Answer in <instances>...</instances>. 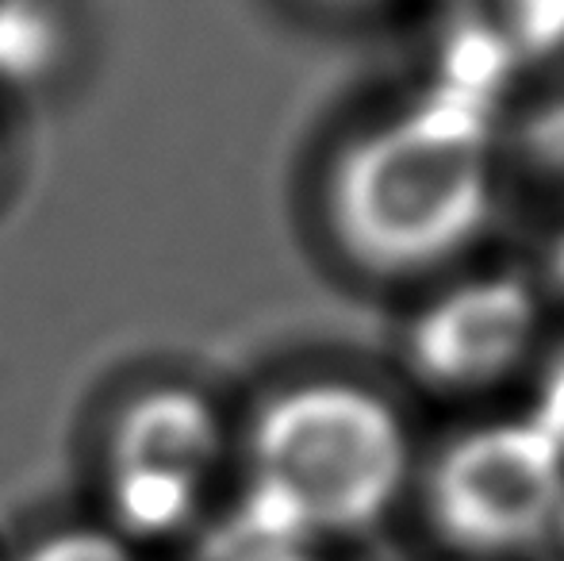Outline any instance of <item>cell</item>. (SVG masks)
Instances as JSON below:
<instances>
[{
  "label": "cell",
  "mask_w": 564,
  "mask_h": 561,
  "mask_svg": "<svg viewBox=\"0 0 564 561\" xmlns=\"http://www.w3.org/2000/svg\"><path fill=\"white\" fill-rule=\"evenodd\" d=\"M496 108L431 89L341 147L327 177L338 250L372 278L449 262L488 224Z\"/></svg>",
  "instance_id": "1"
},
{
  "label": "cell",
  "mask_w": 564,
  "mask_h": 561,
  "mask_svg": "<svg viewBox=\"0 0 564 561\" xmlns=\"http://www.w3.org/2000/svg\"><path fill=\"white\" fill-rule=\"evenodd\" d=\"M246 465V493L323 542L369 531L392 511L411 446L384 397L349 381H304L253 416Z\"/></svg>",
  "instance_id": "2"
},
{
  "label": "cell",
  "mask_w": 564,
  "mask_h": 561,
  "mask_svg": "<svg viewBox=\"0 0 564 561\" xmlns=\"http://www.w3.org/2000/svg\"><path fill=\"white\" fill-rule=\"evenodd\" d=\"M227 457V423L193 385H150L116 412L105 442L112 531L127 542L173 539L208 504Z\"/></svg>",
  "instance_id": "3"
},
{
  "label": "cell",
  "mask_w": 564,
  "mask_h": 561,
  "mask_svg": "<svg viewBox=\"0 0 564 561\" xmlns=\"http://www.w3.org/2000/svg\"><path fill=\"white\" fill-rule=\"evenodd\" d=\"M564 454L530 420L457 434L426 473V516L446 547L507 558L557 531Z\"/></svg>",
  "instance_id": "4"
},
{
  "label": "cell",
  "mask_w": 564,
  "mask_h": 561,
  "mask_svg": "<svg viewBox=\"0 0 564 561\" xmlns=\"http://www.w3.org/2000/svg\"><path fill=\"white\" fill-rule=\"evenodd\" d=\"M538 335V296L522 278L496 273L442 292L408 327V366L442 392L488 389Z\"/></svg>",
  "instance_id": "5"
},
{
  "label": "cell",
  "mask_w": 564,
  "mask_h": 561,
  "mask_svg": "<svg viewBox=\"0 0 564 561\" xmlns=\"http://www.w3.org/2000/svg\"><path fill=\"white\" fill-rule=\"evenodd\" d=\"M74 28L58 0H0V93L31 97L58 82Z\"/></svg>",
  "instance_id": "6"
},
{
  "label": "cell",
  "mask_w": 564,
  "mask_h": 561,
  "mask_svg": "<svg viewBox=\"0 0 564 561\" xmlns=\"http://www.w3.org/2000/svg\"><path fill=\"white\" fill-rule=\"evenodd\" d=\"M514 69H519V58L496 31V23L484 15H449L438 39V69H434L438 89L499 108V97L511 85Z\"/></svg>",
  "instance_id": "7"
},
{
  "label": "cell",
  "mask_w": 564,
  "mask_h": 561,
  "mask_svg": "<svg viewBox=\"0 0 564 561\" xmlns=\"http://www.w3.org/2000/svg\"><path fill=\"white\" fill-rule=\"evenodd\" d=\"M484 20L496 23L519 66L564 51V0H491Z\"/></svg>",
  "instance_id": "8"
},
{
  "label": "cell",
  "mask_w": 564,
  "mask_h": 561,
  "mask_svg": "<svg viewBox=\"0 0 564 561\" xmlns=\"http://www.w3.org/2000/svg\"><path fill=\"white\" fill-rule=\"evenodd\" d=\"M20 561H139L134 547L112 527H62L23 550Z\"/></svg>",
  "instance_id": "9"
},
{
  "label": "cell",
  "mask_w": 564,
  "mask_h": 561,
  "mask_svg": "<svg viewBox=\"0 0 564 561\" xmlns=\"http://www.w3.org/2000/svg\"><path fill=\"white\" fill-rule=\"evenodd\" d=\"M519 150L530 170L545 177H564V89L530 108L519 128Z\"/></svg>",
  "instance_id": "10"
},
{
  "label": "cell",
  "mask_w": 564,
  "mask_h": 561,
  "mask_svg": "<svg viewBox=\"0 0 564 561\" xmlns=\"http://www.w3.org/2000/svg\"><path fill=\"white\" fill-rule=\"evenodd\" d=\"M527 420L564 454V346L545 362V374L538 381V397Z\"/></svg>",
  "instance_id": "11"
},
{
  "label": "cell",
  "mask_w": 564,
  "mask_h": 561,
  "mask_svg": "<svg viewBox=\"0 0 564 561\" xmlns=\"http://www.w3.org/2000/svg\"><path fill=\"white\" fill-rule=\"evenodd\" d=\"M550 281L564 292V227L550 242Z\"/></svg>",
  "instance_id": "12"
},
{
  "label": "cell",
  "mask_w": 564,
  "mask_h": 561,
  "mask_svg": "<svg viewBox=\"0 0 564 561\" xmlns=\"http://www.w3.org/2000/svg\"><path fill=\"white\" fill-rule=\"evenodd\" d=\"M491 0H449V15H484Z\"/></svg>",
  "instance_id": "13"
},
{
  "label": "cell",
  "mask_w": 564,
  "mask_h": 561,
  "mask_svg": "<svg viewBox=\"0 0 564 561\" xmlns=\"http://www.w3.org/2000/svg\"><path fill=\"white\" fill-rule=\"evenodd\" d=\"M323 4H361V0H323Z\"/></svg>",
  "instance_id": "14"
},
{
  "label": "cell",
  "mask_w": 564,
  "mask_h": 561,
  "mask_svg": "<svg viewBox=\"0 0 564 561\" xmlns=\"http://www.w3.org/2000/svg\"><path fill=\"white\" fill-rule=\"evenodd\" d=\"M557 531L564 535V511H561V524H557Z\"/></svg>",
  "instance_id": "15"
}]
</instances>
